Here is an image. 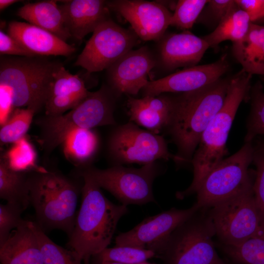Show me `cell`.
<instances>
[{
	"label": "cell",
	"instance_id": "1",
	"mask_svg": "<svg viewBox=\"0 0 264 264\" xmlns=\"http://www.w3.org/2000/svg\"><path fill=\"white\" fill-rule=\"evenodd\" d=\"M80 176L83 180L81 205L67 244L80 260L88 264L91 257L110 245L119 220L128 209L109 200L85 170Z\"/></svg>",
	"mask_w": 264,
	"mask_h": 264
},
{
	"label": "cell",
	"instance_id": "2",
	"mask_svg": "<svg viewBox=\"0 0 264 264\" xmlns=\"http://www.w3.org/2000/svg\"><path fill=\"white\" fill-rule=\"evenodd\" d=\"M230 78H220L198 89L173 97L168 130L177 147L178 163H191L201 135L222 107Z\"/></svg>",
	"mask_w": 264,
	"mask_h": 264
},
{
	"label": "cell",
	"instance_id": "3",
	"mask_svg": "<svg viewBox=\"0 0 264 264\" xmlns=\"http://www.w3.org/2000/svg\"><path fill=\"white\" fill-rule=\"evenodd\" d=\"M251 78L242 69L231 77L223 104L203 132L192 159V182L186 190L176 193L177 198L196 193L208 174L223 159L227 152L228 133L237 110L249 96Z\"/></svg>",
	"mask_w": 264,
	"mask_h": 264
},
{
	"label": "cell",
	"instance_id": "4",
	"mask_svg": "<svg viewBox=\"0 0 264 264\" xmlns=\"http://www.w3.org/2000/svg\"><path fill=\"white\" fill-rule=\"evenodd\" d=\"M28 186L30 203L35 210L37 224L44 232L45 229H59L69 236L82 188L61 173L42 168L29 173Z\"/></svg>",
	"mask_w": 264,
	"mask_h": 264
},
{
	"label": "cell",
	"instance_id": "5",
	"mask_svg": "<svg viewBox=\"0 0 264 264\" xmlns=\"http://www.w3.org/2000/svg\"><path fill=\"white\" fill-rule=\"evenodd\" d=\"M215 236L209 208H200L167 238L147 249L164 264H218L222 260L215 248Z\"/></svg>",
	"mask_w": 264,
	"mask_h": 264
},
{
	"label": "cell",
	"instance_id": "6",
	"mask_svg": "<svg viewBox=\"0 0 264 264\" xmlns=\"http://www.w3.org/2000/svg\"><path fill=\"white\" fill-rule=\"evenodd\" d=\"M39 56H2L0 59V85L9 90L14 107L36 113L44 108L54 74L63 65Z\"/></svg>",
	"mask_w": 264,
	"mask_h": 264
},
{
	"label": "cell",
	"instance_id": "7",
	"mask_svg": "<svg viewBox=\"0 0 264 264\" xmlns=\"http://www.w3.org/2000/svg\"><path fill=\"white\" fill-rule=\"evenodd\" d=\"M116 95L105 85L87 97L75 108L58 116H45L38 120L41 145L47 154L61 145L77 129H89L115 124L114 118Z\"/></svg>",
	"mask_w": 264,
	"mask_h": 264
},
{
	"label": "cell",
	"instance_id": "8",
	"mask_svg": "<svg viewBox=\"0 0 264 264\" xmlns=\"http://www.w3.org/2000/svg\"><path fill=\"white\" fill-rule=\"evenodd\" d=\"M209 213L221 245L241 243L262 226L253 184L210 207Z\"/></svg>",
	"mask_w": 264,
	"mask_h": 264
},
{
	"label": "cell",
	"instance_id": "9",
	"mask_svg": "<svg viewBox=\"0 0 264 264\" xmlns=\"http://www.w3.org/2000/svg\"><path fill=\"white\" fill-rule=\"evenodd\" d=\"M253 153L252 142L245 143L238 152L216 165L196 193L198 205L210 208L252 185L248 167Z\"/></svg>",
	"mask_w": 264,
	"mask_h": 264
},
{
	"label": "cell",
	"instance_id": "10",
	"mask_svg": "<svg viewBox=\"0 0 264 264\" xmlns=\"http://www.w3.org/2000/svg\"><path fill=\"white\" fill-rule=\"evenodd\" d=\"M84 169L101 188L111 193L121 204L127 206L155 202L153 184L160 173L156 162L143 165L140 168L115 165L105 169L91 166Z\"/></svg>",
	"mask_w": 264,
	"mask_h": 264
},
{
	"label": "cell",
	"instance_id": "11",
	"mask_svg": "<svg viewBox=\"0 0 264 264\" xmlns=\"http://www.w3.org/2000/svg\"><path fill=\"white\" fill-rule=\"evenodd\" d=\"M108 151L116 165H144L159 159H173L178 162L177 156L169 152L162 136L142 129L131 121L112 132L108 141Z\"/></svg>",
	"mask_w": 264,
	"mask_h": 264
},
{
	"label": "cell",
	"instance_id": "12",
	"mask_svg": "<svg viewBox=\"0 0 264 264\" xmlns=\"http://www.w3.org/2000/svg\"><path fill=\"white\" fill-rule=\"evenodd\" d=\"M138 38L132 30L123 28L110 18L94 30L74 65L89 73L107 69L132 49Z\"/></svg>",
	"mask_w": 264,
	"mask_h": 264
},
{
	"label": "cell",
	"instance_id": "13",
	"mask_svg": "<svg viewBox=\"0 0 264 264\" xmlns=\"http://www.w3.org/2000/svg\"><path fill=\"white\" fill-rule=\"evenodd\" d=\"M110 10L120 14L144 41H159L170 25L173 13L161 2L144 0L107 1Z\"/></svg>",
	"mask_w": 264,
	"mask_h": 264
},
{
	"label": "cell",
	"instance_id": "14",
	"mask_svg": "<svg viewBox=\"0 0 264 264\" xmlns=\"http://www.w3.org/2000/svg\"><path fill=\"white\" fill-rule=\"evenodd\" d=\"M200 207L196 202L185 209L172 208L145 218L132 229L119 234L115 246L148 248L167 238L179 225L190 218Z\"/></svg>",
	"mask_w": 264,
	"mask_h": 264
},
{
	"label": "cell",
	"instance_id": "15",
	"mask_svg": "<svg viewBox=\"0 0 264 264\" xmlns=\"http://www.w3.org/2000/svg\"><path fill=\"white\" fill-rule=\"evenodd\" d=\"M229 68L226 55H224L212 63L186 67L163 78L149 81L141 90L144 96L192 91L220 79Z\"/></svg>",
	"mask_w": 264,
	"mask_h": 264
},
{
	"label": "cell",
	"instance_id": "16",
	"mask_svg": "<svg viewBox=\"0 0 264 264\" xmlns=\"http://www.w3.org/2000/svg\"><path fill=\"white\" fill-rule=\"evenodd\" d=\"M156 63L146 46L130 50L107 69L110 87L117 95H136L149 81L148 75Z\"/></svg>",
	"mask_w": 264,
	"mask_h": 264
},
{
	"label": "cell",
	"instance_id": "17",
	"mask_svg": "<svg viewBox=\"0 0 264 264\" xmlns=\"http://www.w3.org/2000/svg\"><path fill=\"white\" fill-rule=\"evenodd\" d=\"M158 41L160 63L170 70L196 66L209 47L202 37L188 30L165 34Z\"/></svg>",
	"mask_w": 264,
	"mask_h": 264
},
{
	"label": "cell",
	"instance_id": "18",
	"mask_svg": "<svg viewBox=\"0 0 264 264\" xmlns=\"http://www.w3.org/2000/svg\"><path fill=\"white\" fill-rule=\"evenodd\" d=\"M59 5L71 37L82 40L103 22L110 18L107 0H64Z\"/></svg>",
	"mask_w": 264,
	"mask_h": 264
},
{
	"label": "cell",
	"instance_id": "19",
	"mask_svg": "<svg viewBox=\"0 0 264 264\" xmlns=\"http://www.w3.org/2000/svg\"><path fill=\"white\" fill-rule=\"evenodd\" d=\"M8 34L35 56H64L73 54L76 48L53 33L29 23L12 21Z\"/></svg>",
	"mask_w": 264,
	"mask_h": 264
},
{
	"label": "cell",
	"instance_id": "20",
	"mask_svg": "<svg viewBox=\"0 0 264 264\" xmlns=\"http://www.w3.org/2000/svg\"><path fill=\"white\" fill-rule=\"evenodd\" d=\"M88 92L82 79L62 65L54 74L44 107L45 115L54 116L67 112L78 105Z\"/></svg>",
	"mask_w": 264,
	"mask_h": 264
},
{
	"label": "cell",
	"instance_id": "21",
	"mask_svg": "<svg viewBox=\"0 0 264 264\" xmlns=\"http://www.w3.org/2000/svg\"><path fill=\"white\" fill-rule=\"evenodd\" d=\"M127 104L131 122L156 134L168 128L173 110V97L162 94L141 98L129 96Z\"/></svg>",
	"mask_w": 264,
	"mask_h": 264
},
{
	"label": "cell",
	"instance_id": "22",
	"mask_svg": "<svg viewBox=\"0 0 264 264\" xmlns=\"http://www.w3.org/2000/svg\"><path fill=\"white\" fill-rule=\"evenodd\" d=\"M1 264H44L33 221L23 220L0 245Z\"/></svg>",
	"mask_w": 264,
	"mask_h": 264
},
{
	"label": "cell",
	"instance_id": "23",
	"mask_svg": "<svg viewBox=\"0 0 264 264\" xmlns=\"http://www.w3.org/2000/svg\"><path fill=\"white\" fill-rule=\"evenodd\" d=\"M17 15L65 42L71 37L66 27L62 12L55 0L26 3L18 9Z\"/></svg>",
	"mask_w": 264,
	"mask_h": 264
},
{
	"label": "cell",
	"instance_id": "24",
	"mask_svg": "<svg viewBox=\"0 0 264 264\" xmlns=\"http://www.w3.org/2000/svg\"><path fill=\"white\" fill-rule=\"evenodd\" d=\"M232 52L246 72L264 75V26L251 23L244 37L233 43Z\"/></svg>",
	"mask_w": 264,
	"mask_h": 264
},
{
	"label": "cell",
	"instance_id": "25",
	"mask_svg": "<svg viewBox=\"0 0 264 264\" xmlns=\"http://www.w3.org/2000/svg\"><path fill=\"white\" fill-rule=\"evenodd\" d=\"M66 157L82 169L89 167L100 145L99 137L93 129H77L71 132L62 144Z\"/></svg>",
	"mask_w": 264,
	"mask_h": 264
},
{
	"label": "cell",
	"instance_id": "26",
	"mask_svg": "<svg viewBox=\"0 0 264 264\" xmlns=\"http://www.w3.org/2000/svg\"><path fill=\"white\" fill-rule=\"evenodd\" d=\"M251 23L247 13L235 2L215 29L202 38L212 47L225 41L235 43L244 37Z\"/></svg>",
	"mask_w": 264,
	"mask_h": 264
},
{
	"label": "cell",
	"instance_id": "27",
	"mask_svg": "<svg viewBox=\"0 0 264 264\" xmlns=\"http://www.w3.org/2000/svg\"><path fill=\"white\" fill-rule=\"evenodd\" d=\"M29 173L11 169L3 157H0V198L6 202L17 204L25 210L30 204L28 186Z\"/></svg>",
	"mask_w": 264,
	"mask_h": 264
},
{
	"label": "cell",
	"instance_id": "28",
	"mask_svg": "<svg viewBox=\"0 0 264 264\" xmlns=\"http://www.w3.org/2000/svg\"><path fill=\"white\" fill-rule=\"evenodd\" d=\"M221 246L223 252L235 264H264V227L241 243Z\"/></svg>",
	"mask_w": 264,
	"mask_h": 264
},
{
	"label": "cell",
	"instance_id": "29",
	"mask_svg": "<svg viewBox=\"0 0 264 264\" xmlns=\"http://www.w3.org/2000/svg\"><path fill=\"white\" fill-rule=\"evenodd\" d=\"M33 227L44 264H82V261L73 251L52 241L36 222H33Z\"/></svg>",
	"mask_w": 264,
	"mask_h": 264
},
{
	"label": "cell",
	"instance_id": "30",
	"mask_svg": "<svg viewBox=\"0 0 264 264\" xmlns=\"http://www.w3.org/2000/svg\"><path fill=\"white\" fill-rule=\"evenodd\" d=\"M35 113L29 108H16L8 119L1 126V144H13L24 137Z\"/></svg>",
	"mask_w": 264,
	"mask_h": 264
},
{
	"label": "cell",
	"instance_id": "31",
	"mask_svg": "<svg viewBox=\"0 0 264 264\" xmlns=\"http://www.w3.org/2000/svg\"><path fill=\"white\" fill-rule=\"evenodd\" d=\"M2 156L8 166L15 171L29 173L40 168L36 164V152L25 136L13 143Z\"/></svg>",
	"mask_w": 264,
	"mask_h": 264
},
{
	"label": "cell",
	"instance_id": "32",
	"mask_svg": "<svg viewBox=\"0 0 264 264\" xmlns=\"http://www.w3.org/2000/svg\"><path fill=\"white\" fill-rule=\"evenodd\" d=\"M94 257L98 263L112 262L122 264H138L155 257V254L153 250L147 248L115 246L105 248Z\"/></svg>",
	"mask_w": 264,
	"mask_h": 264
},
{
	"label": "cell",
	"instance_id": "33",
	"mask_svg": "<svg viewBox=\"0 0 264 264\" xmlns=\"http://www.w3.org/2000/svg\"><path fill=\"white\" fill-rule=\"evenodd\" d=\"M250 98L251 107L245 143L251 142L257 135L264 134V91L260 82L251 88Z\"/></svg>",
	"mask_w": 264,
	"mask_h": 264
},
{
	"label": "cell",
	"instance_id": "34",
	"mask_svg": "<svg viewBox=\"0 0 264 264\" xmlns=\"http://www.w3.org/2000/svg\"><path fill=\"white\" fill-rule=\"evenodd\" d=\"M209 0H179L176 2L170 25L186 30L197 21Z\"/></svg>",
	"mask_w": 264,
	"mask_h": 264
},
{
	"label": "cell",
	"instance_id": "35",
	"mask_svg": "<svg viewBox=\"0 0 264 264\" xmlns=\"http://www.w3.org/2000/svg\"><path fill=\"white\" fill-rule=\"evenodd\" d=\"M252 162L256 167L253 193L261 224L264 227V143L254 147Z\"/></svg>",
	"mask_w": 264,
	"mask_h": 264
},
{
	"label": "cell",
	"instance_id": "36",
	"mask_svg": "<svg viewBox=\"0 0 264 264\" xmlns=\"http://www.w3.org/2000/svg\"><path fill=\"white\" fill-rule=\"evenodd\" d=\"M24 211L16 204L6 202L5 204H0V245L23 221L21 216Z\"/></svg>",
	"mask_w": 264,
	"mask_h": 264
},
{
	"label": "cell",
	"instance_id": "37",
	"mask_svg": "<svg viewBox=\"0 0 264 264\" xmlns=\"http://www.w3.org/2000/svg\"><path fill=\"white\" fill-rule=\"evenodd\" d=\"M235 3V0H209L197 22L216 28Z\"/></svg>",
	"mask_w": 264,
	"mask_h": 264
},
{
	"label": "cell",
	"instance_id": "38",
	"mask_svg": "<svg viewBox=\"0 0 264 264\" xmlns=\"http://www.w3.org/2000/svg\"><path fill=\"white\" fill-rule=\"evenodd\" d=\"M0 54L22 57L35 56L27 50L17 40L0 30Z\"/></svg>",
	"mask_w": 264,
	"mask_h": 264
},
{
	"label": "cell",
	"instance_id": "39",
	"mask_svg": "<svg viewBox=\"0 0 264 264\" xmlns=\"http://www.w3.org/2000/svg\"><path fill=\"white\" fill-rule=\"evenodd\" d=\"M238 5L248 15L251 22H264V0H235Z\"/></svg>",
	"mask_w": 264,
	"mask_h": 264
},
{
	"label": "cell",
	"instance_id": "40",
	"mask_svg": "<svg viewBox=\"0 0 264 264\" xmlns=\"http://www.w3.org/2000/svg\"><path fill=\"white\" fill-rule=\"evenodd\" d=\"M15 109L9 90L5 86L0 85V126L8 119Z\"/></svg>",
	"mask_w": 264,
	"mask_h": 264
},
{
	"label": "cell",
	"instance_id": "41",
	"mask_svg": "<svg viewBox=\"0 0 264 264\" xmlns=\"http://www.w3.org/2000/svg\"><path fill=\"white\" fill-rule=\"evenodd\" d=\"M21 1L17 0H0V10H3L9 6L16 2Z\"/></svg>",
	"mask_w": 264,
	"mask_h": 264
},
{
	"label": "cell",
	"instance_id": "42",
	"mask_svg": "<svg viewBox=\"0 0 264 264\" xmlns=\"http://www.w3.org/2000/svg\"><path fill=\"white\" fill-rule=\"evenodd\" d=\"M98 264H122L116 263V262H102L98 263Z\"/></svg>",
	"mask_w": 264,
	"mask_h": 264
},
{
	"label": "cell",
	"instance_id": "43",
	"mask_svg": "<svg viewBox=\"0 0 264 264\" xmlns=\"http://www.w3.org/2000/svg\"><path fill=\"white\" fill-rule=\"evenodd\" d=\"M138 264H155L149 263L147 262V261H145V262L141 263Z\"/></svg>",
	"mask_w": 264,
	"mask_h": 264
},
{
	"label": "cell",
	"instance_id": "44",
	"mask_svg": "<svg viewBox=\"0 0 264 264\" xmlns=\"http://www.w3.org/2000/svg\"><path fill=\"white\" fill-rule=\"evenodd\" d=\"M218 264H226L222 260H221Z\"/></svg>",
	"mask_w": 264,
	"mask_h": 264
}]
</instances>
